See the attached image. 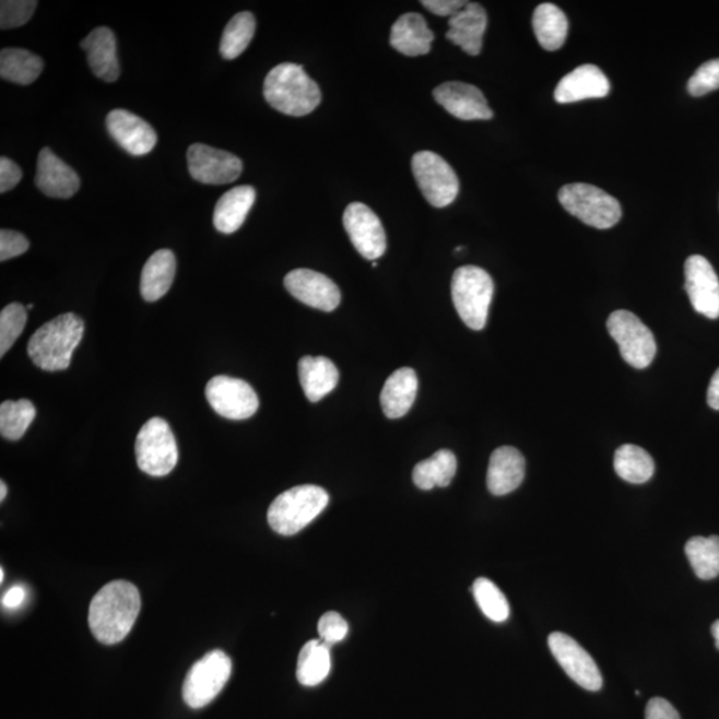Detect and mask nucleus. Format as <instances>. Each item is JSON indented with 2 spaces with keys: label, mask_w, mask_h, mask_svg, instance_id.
<instances>
[{
  "label": "nucleus",
  "mask_w": 719,
  "mask_h": 719,
  "mask_svg": "<svg viewBox=\"0 0 719 719\" xmlns=\"http://www.w3.org/2000/svg\"><path fill=\"white\" fill-rule=\"evenodd\" d=\"M412 170L420 191L431 205L444 209L453 203L460 191L459 178L440 155L431 151L417 152L412 160Z\"/></svg>",
  "instance_id": "10"
},
{
  "label": "nucleus",
  "mask_w": 719,
  "mask_h": 719,
  "mask_svg": "<svg viewBox=\"0 0 719 719\" xmlns=\"http://www.w3.org/2000/svg\"><path fill=\"white\" fill-rule=\"evenodd\" d=\"M188 169L203 185H229L243 173V163L231 152L197 143L187 151Z\"/></svg>",
  "instance_id": "13"
},
{
  "label": "nucleus",
  "mask_w": 719,
  "mask_h": 719,
  "mask_svg": "<svg viewBox=\"0 0 719 719\" xmlns=\"http://www.w3.org/2000/svg\"><path fill=\"white\" fill-rule=\"evenodd\" d=\"M686 557L700 580L719 576V538H693L686 542Z\"/></svg>",
  "instance_id": "34"
},
{
  "label": "nucleus",
  "mask_w": 719,
  "mask_h": 719,
  "mask_svg": "<svg viewBox=\"0 0 719 719\" xmlns=\"http://www.w3.org/2000/svg\"><path fill=\"white\" fill-rule=\"evenodd\" d=\"M43 60L38 55L23 48H3L0 52V76L4 81L27 85L39 78L43 71Z\"/></svg>",
  "instance_id": "32"
},
{
  "label": "nucleus",
  "mask_w": 719,
  "mask_h": 719,
  "mask_svg": "<svg viewBox=\"0 0 719 719\" xmlns=\"http://www.w3.org/2000/svg\"><path fill=\"white\" fill-rule=\"evenodd\" d=\"M472 592L481 612L493 623H505L509 618V602L495 582L484 577L478 578L473 582Z\"/></svg>",
  "instance_id": "37"
},
{
  "label": "nucleus",
  "mask_w": 719,
  "mask_h": 719,
  "mask_svg": "<svg viewBox=\"0 0 719 719\" xmlns=\"http://www.w3.org/2000/svg\"><path fill=\"white\" fill-rule=\"evenodd\" d=\"M344 227L364 259L376 261L386 254L387 236L380 219L363 203H352L344 212Z\"/></svg>",
  "instance_id": "14"
},
{
  "label": "nucleus",
  "mask_w": 719,
  "mask_h": 719,
  "mask_svg": "<svg viewBox=\"0 0 719 719\" xmlns=\"http://www.w3.org/2000/svg\"><path fill=\"white\" fill-rule=\"evenodd\" d=\"M264 97L268 105L290 117H304L321 102L318 83L296 63L279 64L270 71L264 81Z\"/></svg>",
  "instance_id": "3"
},
{
  "label": "nucleus",
  "mask_w": 719,
  "mask_h": 719,
  "mask_svg": "<svg viewBox=\"0 0 719 719\" xmlns=\"http://www.w3.org/2000/svg\"><path fill=\"white\" fill-rule=\"evenodd\" d=\"M645 716L646 719H681L674 706L663 698L650 699Z\"/></svg>",
  "instance_id": "45"
},
{
  "label": "nucleus",
  "mask_w": 719,
  "mask_h": 719,
  "mask_svg": "<svg viewBox=\"0 0 719 719\" xmlns=\"http://www.w3.org/2000/svg\"><path fill=\"white\" fill-rule=\"evenodd\" d=\"M106 126L109 135L130 155H148L155 149L157 137L154 128L127 109H114L109 113Z\"/></svg>",
  "instance_id": "17"
},
{
  "label": "nucleus",
  "mask_w": 719,
  "mask_h": 719,
  "mask_svg": "<svg viewBox=\"0 0 719 719\" xmlns=\"http://www.w3.org/2000/svg\"><path fill=\"white\" fill-rule=\"evenodd\" d=\"M655 461L651 456L637 445L625 444L615 450L614 471L630 484H645L653 478Z\"/></svg>",
  "instance_id": "33"
},
{
  "label": "nucleus",
  "mask_w": 719,
  "mask_h": 719,
  "mask_svg": "<svg viewBox=\"0 0 719 719\" xmlns=\"http://www.w3.org/2000/svg\"><path fill=\"white\" fill-rule=\"evenodd\" d=\"M34 308V304H28L27 310H32Z\"/></svg>",
  "instance_id": "51"
},
{
  "label": "nucleus",
  "mask_w": 719,
  "mask_h": 719,
  "mask_svg": "<svg viewBox=\"0 0 719 719\" xmlns=\"http://www.w3.org/2000/svg\"><path fill=\"white\" fill-rule=\"evenodd\" d=\"M457 472V459L452 450L441 449L413 469V483L420 490L431 491L452 483Z\"/></svg>",
  "instance_id": "30"
},
{
  "label": "nucleus",
  "mask_w": 719,
  "mask_h": 719,
  "mask_svg": "<svg viewBox=\"0 0 719 719\" xmlns=\"http://www.w3.org/2000/svg\"><path fill=\"white\" fill-rule=\"evenodd\" d=\"M81 47L87 54V62L95 76L107 83L118 81L120 64L117 38L108 27H97L85 36Z\"/></svg>",
  "instance_id": "22"
},
{
  "label": "nucleus",
  "mask_w": 719,
  "mask_h": 719,
  "mask_svg": "<svg viewBox=\"0 0 719 719\" xmlns=\"http://www.w3.org/2000/svg\"><path fill=\"white\" fill-rule=\"evenodd\" d=\"M35 182L43 193L55 199H70L81 188V179L75 170L50 149L39 152Z\"/></svg>",
  "instance_id": "19"
},
{
  "label": "nucleus",
  "mask_w": 719,
  "mask_h": 719,
  "mask_svg": "<svg viewBox=\"0 0 719 719\" xmlns=\"http://www.w3.org/2000/svg\"><path fill=\"white\" fill-rule=\"evenodd\" d=\"M708 404L712 410L719 411V368L715 376L711 377L708 391Z\"/></svg>",
  "instance_id": "47"
},
{
  "label": "nucleus",
  "mask_w": 719,
  "mask_h": 719,
  "mask_svg": "<svg viewBox=\"0 0 719 719\" xmlns=\"http://www.w3.org/2000/svg\"><path fill=\"white\" fill-rule=\"evenodd\" d=\"M233 673V661L222 650L207 653L187 673L182 685V698L192 709H201L212 703Z\"/></svg>",
  "instance_id": "8"
},
{
  "label": "nucleus",
  "mask_w": 719,
  "mask_h": 719,
  "mask_svg": "<svg viewBox=\"0 0 719 719\" xmlns=\"http://www.w3.org/2000/svg\"><path fill=\"white\" fill-rule=\"evenodd\" d=\"M28 247L27 237L21 233L11 229L0 231V261L16 258L27 252Z\"/></svg>",
  "instance_id": "42"
},
{
  "label": "nucleus",
  "mask_w": 719,
  "mask_h": 719,
  "mask_svg": "<svg viewBox=\"0 0 719 719\" xmlns=\"http://www.w3.org/2000/svg\"><path fill=\"white\" fill-rule=\"evenodd\" d=\"M319 635L322 643L329 646L343 641L349 635L346 621L337 612H328L319 621Z\"/></svg>",
  "instance_id": "41"
},
{
  "label": "nucleus",
  "mask_w": 719,
  "mask_h": 719,
  "mask_svg": "<svg viewBox=\"0 0 719 719\" xmlns=\"http://www.w3.org/2000/svg\"><path fill=\"white\" fill-rule=\"evenodd\" d=\"M329 496L318 485L291 487L268 509V522L276 533L294 535L308 527L328 507Z\"/></svg>",
  "instance_id": "4"
},
{
  "label": "nucleus",
  "mask_w": 719,
  "mask_h": 719,
  "mask_svg": "<svg viewBox=\"0 0 719 719\" xmlns=\"http://www.w3.org/2000/svg\"><path fill=\"white\" fill-rule=\"evenodd\" d=\"M35 0H3L0 3V27L10 30L26 24L36 10Z\"/></svg>",
  "instance_id": "39"
},
{
  "label": "nucleus",
  "mask_w": 719,
  "mask_h": 719,
  "mask_svg": "<svg viewBox=\"0 0 719 719\" xmlns=\"http://www.w3.org/2000/svg\"><path fill=\"white\" fill-rule=\"evenodd\" d=\"M495 284L483 268L465 266L452 278V298L457 314L465 325L481 331L487 321Z\"/></svg>",
  "instance_id": "5"
},
{
  "label": "nucleus",
  "mask_w": 719,
  "mask_h": 719,
  "mask_svg": "<svg viewBox=\"0 0 719 719\" xmlns=\"http://www.w3.org/2000/svg\"><path fill=\"white\" fill-rule=\"evenodd\" d=\"M286 291L308 307L332 313L339 307L341 295L337 284L320 272L291 271L284 279Z\"/></svg>",
  "instance_id": "16"
},
{
  "label": "nucleus",
  "mask_w": 719,
  "mask_h": 719,
  "mask_svg": "<svg viewBox=\"0 0 719 719\" xmlns=\"http://www.w3.org/2000/svg\"><path fill=\"white\" fill-rule=\"evenodd\" d=\"M83 333L84 321L78 315H59L30 339L28 356L42 370H64L70 367L72 353L81 344Z\"/></svg>",
  "instance_id": "2"
},
{
  "label": "nucleus",
  "mask_w": 719,
  "mask_h": 719,
  "mask_svg": "<svg viewBox=\"0 0 719 719\" xmlns=\"http://www.w3.org/2000/svg\"><path fill=\"white\" fill-rule=\"evenodd\" d=\"M0 580H2V582L4 580V570L3 569L0 570Z\"/></svg>",
  "instance_id": "50"
},
{
  "label": "nucleus",
  "mask_w": 719,
  "mask_h": 719,
  "mask_svg": "<svg viewBox=\"0 0 719 719\" xmlns=\"http://www.w3.org/2000/svg\"><path fill=\"white\" fill-rule=\"evenodd\" d=\"M24 600H26V590L22 587L11 588L2 597L3 606L8 609L20 608Z\"/></svg>",
  "instance_id": "46"
},
{
  "label": "nucleus",
  "mask_w": 719,
  "mask_h": 719,
  "mask_svg": "<svg viewBox=\"0 0 719 719\" xmlns=\"http://www.w3.org/2000/svg\"><path fill=\"white\" fill-rule=\"evenodd\" d=\"M608 331L620 346L621 356L636 369L648 368L657 353L650 329L629 310H615L608 319Z\"/></svg>",
  "instance_id": "9"
},
{
  "label": "nucleus",
  "mask_w": 719,
  "mask_h": 719,
  "mask_svg": "<svg viewBox=\"0 0 719 719\" xmlns=\"http://www.w3.org/2000/svg\"><path fill=\"white\" fill-rule=\"evenodd\" d=\"M419 380L412 368H400L388 377L380 396L388 419H400L410 412L416 400Z\"/></svg>",
  "instance_id": "25"
},
{
  "label": "nucleus",
  "mask_w": 719,
  "mask_h": 719,
  "mask_svg": "<svg viewBox=\"0 0 719 719\" xmlns=\"http://www.w3.org/2000/svg\"><path fill=\"white\" fill-rule=\"evenodd\" d=\"M5 496H8V485L2 481V483H0V502H4Z\"/></svg>",
  "instance_id": "49"
},
{
  "label": "nucleus",
  "mask_w": 719,
  "mask_h": 719,
  "mask_svg": "<svg viewBox=\"0 0 719 719\" xmlns=\"http://www.w3.org/2000/svg\"><path fill=\"white\" fill-rule=\"evenodd\" d=\"M140 471L154 478L167 476L179 460L178 444L166 420L152 417L139 431L135 443Z\"/></svg>",
  "instance_id": "7"
},
{
  "label": "nucleus",
  "mask_w": 719,
  "mask_h": 719,
  "mask_svg": "<svg viewBox=\"0 0 719 719\" xmlns=\"http://www.w3.org/2000/svg\"><path fill=\"white\" fill-rule=\"evenodd\" d=\"M611 83L605 74L593 64H584L561 79L554 91V99L561 105L605 97Z\"/></svg>",
  "instance_id": "20"
},
{
  "label": "nucleus",
  "mask_w": 719,
  "mask_h": 719,
  "mask_svg": "<svg viewBox=\"0 0 719 719\" xmlns=\"http://www.w3.org/2000/svg\"><path fill=\"white\" fill-rule=\"evenodd\" d=\"M22 169L15 162L3 156L0 160V192L5 193L20 185L22 180Z\"/></svg>",
  "instance_id": "43"
},
{
  "label": "nucleus",
  "mask_w": 719,
  "mask_h": 719,
  "mask_svg": "<svg viewBox=\"0 0 719 719\" xmlns=\"http://www.w3.org/2000/svg\"><path fill=\"white\" fill-rule=\"evenodd\" d=\"M719 89V59H711L699 67L687 82V91L692 96H704Z\"/></svg>",
  "instance_id": "40"
},
{
  "label": "nucleus",
  "mask_w": 719,
  "mask_h": 719,
  "mask_svg": "<svg viewBox=\"0 0 719 719\" xmlns=\"http://www.w3.org/2000/svg\"><path fill=\"white\" fill-rule=\"evenodd\" d=\"M176 258L169 249H160L145 263L140 280V292L145 302L160 300L174 283Z\"/></svg>",
  "instance_id": "28"
},
{
  "label": "nucleus",
  "mask_w": 719,
  "mask_h": 719,
  "mask_svg": "<svg viewBox=\"0 0 719 719\" xmlns=\"http://www.w3.org/2000/svg\"><path fill=\"white\" fill-rule=\"evenodd\" d=\"M331 646L321 639H313L303 646L297 660V681L302 685L313 687L320 685L331 672Z\"/></svg>",
  "instance_id": "31"
},
{
  "label": "nucleus",
  "mask_w": 719,
  "mask_h": 719,
  "mask_svg": "<svg viewBox=\"0 0 719 719\" xmlns=\"http://www.w3.org/2000/svg\"><path fill=\"white\" fill-rule=\"evenodd\" d=\"M558 200L570 215L580 219L590 227L609 229L623 216L620 201L601 188L575 182L561 188Z\"/></svg>",
  "instance_id": "6"
},
{
  "label": "nucleus",
  "mask_w": 719,
  "mask_h": 719,
  "mask_svg": "<svg viewBox=\"0 0 719 719\" xmlns=\"http://www.w3.org/2000/svg\"><path fill=\"white\" fill-rule=\"evenodd\" d=\"M372 267H374V268H376V267H377V263H376V261H374V263H372Z\"/></svg>",
  "instance_id": "52"
},
{
  "label": "nucleus",
  "mask_w": 719,
  "mask_h": 719,
  "mask_svg": "<svg viewBox=\"0 0 719 719\" xmlns=\"http://www.w3.org/2000/svg\"><path fill=\"white\" fill-rule=\"evenodd\" d=\"M532 23L535 38L546 51H557L564 46L566 36H568L569 23L556 4L538 5Z\"/></svg>",
  "instance_id": "29"
},
{
  "label": "nucleus",
  "mask_w": 719,
  "mask_h": 719,
  "mask_svg": "<svg viewBox=\"0 0 719 719\" xmlns=\"http://www.w3.org/2000/svg\"><path fill=\"white\" fill-rule=\"evenodd\" d=\"M256 199L255 188L251 186L235 187L219 199L213 224L219 233L234 234L241 227L251 211Z\"/></svg>",
  "instance_id": "26"
},
{
  "label": "nucleus",
  "mask_w": 719,
  "mask_h": 719,
  "mask_svg": "<svg viewBox=\"0 0 719 719\" xmlns=\"http://www.w3.org/2000/svg\"><path fill=\"white\" fill-rule=\"evenodd\" d=\"M685 290L699 315L708 319L719 318V279L704 256L693 255L686 260Z\"/></svg>",
  "instance_id": "15"
},
{
  "label": "nucleus",
  "mask_w": 719,
  "mask_h": 719,
  "mask_svg": "<svg viewBox=\"0 0 719 719\" xmlns=\"http://www.w3.org/2000/svg\"><path fill=\"white\" fill-rule=\"evenodd\" d=\"M424 8L437 16H450L465 8L464 0H424Z\"/></svg>",
  "instance_id": "44"
},
{
  "label": "nucleus",
  "mask_w": 719,
  "mask_h": 719,
  "mask_svg": "<svg viewBox=\"0 0 719 719\" xmlns=\"http://www.w3.org/2000/svg\"><path fill=\"white\" fill-rule=\"evenodd\" d=\"M27 322V308L21 303H11L0 313V356L9 352L20 339Z\"/></svg>",
  "instance_id": "38"
},
{
  "label": "nucleus",
  "mask_w": 719,
  "mask_h": 719,
  "mask_svg": "<svg viewBox=\"0 0 719 719\" xmlns=\"http://www.w3.org/2000/svg\"><path fill=\"white\" fill-rule=\"evenodd\" d=\"M142 608L135 585L113 581L103 587L90 603L89 624L97 641L115 645L130 635Z\"/></svg>",
  "instance_id": "1"
},
{
  "label": "nucleus",
  "mask_w": 719,
  "mask_h": 719,
  "mask_svg": "<svg viewBox=\"0 0 719 719\" xmlns=\"http://www.w3.org/2000/svg\"><path fill=\"white\" fill-rule=\"evenodd\" d=\"M212 410L229 420H247L259 410V398L248 382L229 376H215L207 384Z\"/></svg>",
  "instance_id": "11"
},
{
  "label": "nucleus",
  "mask_w": 719,
  "mask_h": 719,
  "mask_svg": "<svg viewBox=\"0 0 719 719\" xmlns=\"http://www.w3.org/2000/svg\"><path fill=\"white\" fill-rule=\"evenodd\" d=\"M298 379L310 402H318L339 384V369L327 357L306 356L298 362Z\"/></svg>",
  "instance_id": "27"
},
{
  "label": "nucleus",
  "mask_w": 719,
  "mask_h": 719,
  "mask_svg": "<svg viewBox=\"0 0 719 719\" xmlns=\"http://www.w3.org/2000/svg\"><path fill=\"white\" fill-rule=\"evenodd\" d=\"M438 105L461 120H490L493 111L485 96L476 85L462 82H447L434 90Z\"/></svg>",
  "instance_id": "18"
},
{
  "label": "nucleus",
  "mask_w": 719,
  "mask_h": 719,
  "mask_svg": "<svg viewBox=\"0 0 719 719\" xmlns=\"http://www.w3.org/2000/svg\"><path fill=\"white\" fill-rule=\"evenodd\" d=\"M435 40L424 17L416 12H408L394 22L391 32V46L406 57H420L431 51Z\"/></svg>",
  "instance_id": "24"
},
{
  "label": "nucleus",
  "mask_w": 719,
  "mask_h": 719,
  "mask_svg": "<svg viewBox=\"0 0 719 719\" xmlns=\"http://www.w3.org/2000/svg\"><path fill=\"white\" fill-rule=\"evenodd\" d=\"M526 478V459L514 447H502L491 456L487 468V490L495 496H505L517 490Z\"/></svg>",
  "instance_id": "21"
},
{
  "label": "nucleus",
  "mask_w": 719,
  "mask_h": 719,
  "mask_svg": "<svg viewBox=\"0 0 719 719\" xmlns=\"http://www.w3.org/2000/svg\"><path fill=\"white\" fill-rule=\"evenodd\" d=\"M711 635H712V637H715V639H716V646H717V649L719 650V620L716 621L715 624H712V626H711Z\"/></svg>",
  "instance_id": "48"
},
{
  "label": "nucleus",
  "mask_w": 719,
  "mask_h": 719,
  "mask_svg": "<svg viewBox=\"0 0 719 719\" xmlns=\"http://www.w3.org/2000/svg\"><path fill=\"white\" fill-rule=\"evenodd\" d=\"M35 416L36 408L32 401L26 399L4 401L0 405V434L5 440H21Z\"/></svg>",
  "instance_id": "35"
},
{
  "label": "nucleus",
  "mask_w": 719,
  "mask_h": 719,
  "mask_svg": "<svg viewBox=\"0 0 719 719\" xmlns=\"http://www.w3.org/2000/svg\"><path fill=\"white\" fill-rule=\"evenodd\" d=\"M255 30L256 21L251 12L244 11L236 14L224 28L221 42L222 57L227 60L240 57L252 42Z\"/></svg>",
  "instance_id": "36"
},
{
  "label": "nucleus",
  "mask_w": 719,
  "mask_h": 719,
  "mask_svg": "<svg viewBox=\"0 0 719 719\" xmlns=\"http://www.w3.org/2000/svg\"><path fill=\"white\" fill-rule=\"evenodd\" d=\"M547 645L559 667L577 685L589 692L600 691L603 684L600 669L592 656L575 638L556 632L547 638Z\"/></svg>",
  "instance_id": "12"
},
{
  "label": "nucleus",
  "mask_w": 719,
  "mask_h": 719,
  "mask_svg": "<svg viewBox=\"0 0 719 719\" xmlns=\"http://www.w3.org/2000/svg\"><path fill=\"white\" fill-rule=\"evenodd\" d=\"M487 15L483 5L468 3L464 9L449 17L448 40L460 46L462 51L476 57L483 48Z\"/></svg>",
  "instance_id": "23"
}]
</instances>
